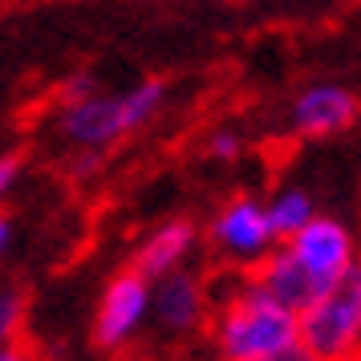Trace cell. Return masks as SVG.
<instances>
[{
    "mask_svg": "<svg viewBox=\"0 0 361 361\" xmlns=\"http://www.w3.org/2000/svg\"><path fill=\"white\" fill-rule=\"evenodd\" d=\"M361 345V272L317 296L309 309L296 312V349L312 361H357Z\"/></svg>",
    "mask_w": 361,
    "mask_h": 361,
    "instance_id": "cell-3",
    "label": "cell"
},
{
    "mask_svg": "<svg viewBox=\"0 0 361 361\" xmlns=\"http://www.w3.org/2000/svg\"><path fill=\"white\" fill-rule=\"evenodd\" d=\"M207 150H212V159H240L244 142H240V134L235 130H215L212 142H207Z\"/></svg>",
    "mask_w": 361,
    "mask_h": 361,
    "instance_id": "cell-13",
    "label": "cell"
},
{
    "mask_svg": "<svg viewBox=\"0 0 361 361\" xmlns=\"http://www.w3.org/2000/svg\"><path fill=\"white\" fill-rule=\"evenodd\" d=\"M284 247L293 252V260L300 264L325 293L337 288V284L357 268L353 235H349V228H345L341 219H333V215H312L293 240H284Z\"/></svg>",
    "mask_w": 361,
    "mask_h": 361,
    "instance_id": "cell-5",
    "label": "cell"
},
{
    "mask_svg": "<svg viewBox=\"0 0 361 361\" xmlns=\"http://www.w3.org/2000/svg\"><path fill=\"white\" fill-rule=\"evenodd\" d=\"M150 325V280L142 272H118L98 300V317H94V341L98 349L114 353L122 345H130L142 329Z\"/></svg>",
    "mask_w": 361,
    "mask_h": 361,
    "instance_id": "cell-6",
    "label": "cell"
},
{
    "mask_svg": "<svg viewBox=\"0 0 361 361\" xmlns=\"http://www.w3.org/2000/svg\"><path fill=\"white\" fill-rule=\"evenodd\" d=\"M264 215H268V228L276 235V244H284V240H293L296 231L317 215V203L300 187H280L276 195L264 203Z\"/></svg>",
    "mask_w": 361,
    "mask_h": 361,
    "instance_id": "cell-11",
    "label": "cell"
},
{
    "mask_svg": "<svg viewBox=\"0 0 361 361\" xmlns=\"http://www.w3.org/2000/svg\"><path fill=\"white\" fill-rule=\"evenodd\" d=\"M166 82L147 78L126 94H85L78 102H66L61 110V134L85 154H102L106 147L122 142L126 134L142 130L150 118L163 110Z\"/></svg>",
    "mask_w": 361,
    "mask_h": 361,
    "instance_id": "cell-2",
    "label": "cell"
},
{
    "mask_svg": "<svg viewBox=\"0 0 361 361\" xmlns=\"http://www.w3.org/2000/svg\"><path fill=\"white\" fill-rule=\"evenodd\" d=\"M0 361H29V357L20 353L17 345H0Z\"/></svg>",
    "mask_w": 361,
    "mask_h": 361,
    "instance_id": "cell-16",
    "label": "cell"
},
{
    "mask_svg": "<svg viewBox=\"0 0 361 361\" xmlns=\"http://www.w3.org/2000/svg\"><path fill=\"white\" fill-rule=\"evenodd\" d=\"M207 317H212V293L199 272L179 268L150 280V325H159V333L191 337L207 329Z\"/></svg>",
    "mask_w": 361,
    "mask_h": 361,
    "instance_id": "cell-7",
    "label": "cell"
},
{
    "mask_svg": "<svg viewBox=\"0 0 361 361\" xmlns=\"http://www.w3.org/2000/svg\"><path fill=\"white\" fill-rule=\"evenodd\" d=\"M247 276L256 280L264 293L276 300V305H284L288 312L309 309L317 296H325V288H321V284H317V280H312L309 272L293 260V252H288L284 244L272 247V252H268V256L247 272Z\"/></svg>",
    "mask_w": 361,
    "mask_h": 361,
    "instance_id": "cell-9",
    "label": "cell"
},
{
    "mask_svg": "<svg viewBox=\"0 0 361 361\" xmlns=\"http://www.w3.org/2000/svg\"><path fill=\"white\" fill-rule=\"evenodd\" d=\"M264 361H312V357H305L300 349H288V353H280V357H264Z\"/></svg>",
    "mask_w": 361,
    "mask_h": 361,
    "instance_id": "cell-17",
    "label": "cell"
},
{
    "mask_svg": "<svg viewBox=\"0 0 361 361\" xmlns=\"http://www.w3.org/2000/svg\"><path fill=\"white\" fill-rule=\"evenodd\" d=\"M353 122H357V94L345 85H309L293 102V130L300 138H337L353 130Z\"/></svg>",
    "mask_w": 361,
    "mask_h": 361,
    "instance_id": "cell-8",
    "label": "cell"
},
{
    "mask_svg": "<svg viewBox=\"0 0 361 361\" xmlns=\"http://www.w3.org/2000/svg\"><path fill=\"white\" fill-rule=\"evenodd\" d=\"M13 235H17V228H13V215L0 212V260L8 256V247H13Z\"/></svg>",
    "mask_w": 361,
    "mask_h": 361,
    "instance_id": "cell-15",
    "label": "cell"
},
{
    "mask_svg": "<svg viewBox=\"0 0 361 361\" xmlns=\"http://www.w3.org/2000/svg\"><path fill=\"white\" fill-rule=\"evenodd\" d=\"M25 325V293L17 284H0V345H13Z\"/></svg>",
    "mask_w": 361,
    "mask_h": 361,
    "instance_id": "cell-12",
    "label": "cell"
},
{
    "mask_svg": "<svg viewBox=\"0 0 361 361\" xmlns=\"http://www.w3.org/2000/svg\"><path fill=\"white\" fill-rule=\"evenodd\" d=\"M195 247H199V228L191 219H166V224H159L138 244V252H134V272H142L147 280L179 272L195 256Z\"/></svg>",
    "mask_w": 361,
    "mask_h": 361,
    "instance_id": "cell-10",
    "label": "cell"
},
{
    "mask_svg": "<svg viewBox=\"0 0 361 361\" xmlns=\"http://www.w3.org/2000/svg\"><path fill=\"white\" fill-rule=\"evenodd\" d=\"M219 361H264L296 349V312L276 305L252 276L231 284L219 309L207 317Z\"/></svg>",
    "mask_w": 361,
    "mask_h": 361,
    "instance_id": "cell-1",
    "label": "cell"
},
{
    "mask_svg": "<svg viewBox=\"0 0 361 361\" xmlns=\"http://www.w3.org/2000/svg\"><path fill=\"white\" fill-rule=\"evenodd\" d=\"M207 240H212L215 256L228 268H240V272H252L276 247V235L268 228L264 203L252 195H235L231 203H224L215 212L212 228H207Z\"/></svg>",
    "mask_w": 361,
    "mask_h": 361,
    "instance_id": "cell-4",
    "label": "cell"
},
{
    "mask_svg": "<svg viewBox=\"0 0 361 361\" xmlns=\"http://www.w3.org/2000/svg\"><path fill=\"white\" fill-rule=\"evenodd\" d=\"M17 175H20V154H0V203L8 199V191L17 187Z\"/></svg>",
    "mask_w": 361,
    "mask_h": 361,
    "instance_id": "cell-14",
    "label": "cell"
}]
</instances>
